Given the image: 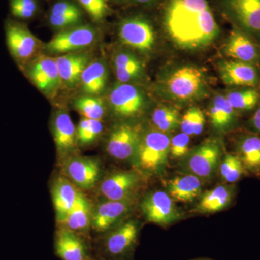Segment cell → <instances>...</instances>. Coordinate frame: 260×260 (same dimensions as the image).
Masks as SVG:
<instances>
[{"mask_svg":"<svg viewBox=\"0 0 260 260\" xmlns=\"http://www.w3.org/2000/svg\"><path fill=\"white\" fill-rule=\"evenodd\" d=\"M152 121L159 131L164 133H170L180 126V114L176 108L160 105L154 109Z\"/></svg>","mask_w":260,"mask_h":260,"instance_id":"31","label":"cell"},{"mask_svg":"<svg viewBox=\"0 0 260 260\" xmlns=\"http://www.w3.org/2000/svg\"><path fill=\"white\" fill-rule=\"evenodd\" d=\"M53 135L56 148L61 153H69L75 148L76 128L66 112L61 111L56 114L53 124Z\"/></svg>","mask_w":260,"mask_h":260,"instance_id":"26","label":"cell"},{"mask_svg":"<svg viewBox=\"0 0 260 260\" xmlns=\"http://www.w3.org/2000/svg\"><path fill=\"white\" fill-rule=\"evenodd\" d=\"M90 260H94V259H92V258H91V259H90Z\"/></svg>","mask_w":260,"mask_h":260,"instance_id":"44","label":"cell"},{"mask_svg":"<svg viewBox=\"0 0 260 260\" xmlns=\"http://www.w3.org/2000/svg\"><path fill=\"white\" fill-rule=\"evenodd\" d=\"M202 186L199 177L188 174L171 179L168 183V191L174 201L191 203L201 194Z\"/></svg>","mask_w":260,"mask_h":260,"instance_id":"23","label":"cell"},{"mask_svg":"<svg viewBox=\"0 0 260 260\" xmlns=\"http://www.w3.org/2000/svg\"><path fill=\"white\" fill-rule=\"evenodd\" d=\"M139 226L134 221L121 224L109 231L102 242L103 254L108 259L122 260L131 255L138 241Z\"/></svg>","mask_w":260,"mask_h":260,"instance_id":"5","label":"cell"},{"mask_svg":"<svg viewBox=\"0 0 260 260\" xmlns=\"http://www.w3.org/2000/svg\"><path fill=\"white\" fill-rule=\"evenodd\" d=\"M234 196L233 186H217L202 195L194 211L199 213H214L220 211L232 203Z\"/></svg>","mask_w":260,"mask_h":260,"instance_id":"27","label":"cell"},{"mask_svg":"<svg viewBox=\"0 0 260 260\" xmlns=\"http://www.w3.org/2000/svg\"><path fill=\"white\" fill-rule=\"evenodd\" d=\"M218 70L222 82L230 88H260V70L254 65L227 59L219 61Z\"/></svg>","mask_w":260,"mask_h":260,"instance_id":"11","label":"cell"},{"mask_svg":"<svg viewBox=\"0 0 260 260\" xmlns=\"http://www.w3.org/2000/svg\"><path fill=\"white\" fill-rule=\"evenodd\" d=\"M159 93L168 100L191 102L208 95L206 75L198 67L189 64L174 67L164 73L158 84Z\"/></svg>","mask_w":260,"mask_h":260,"instance_id":"2","label":"cell"},{"mask_svg":"<svg viewBox=\"0 0 260 260\" xmlns=\"http://www.w3.org/2000/svg\"><path fill=\"white\" fill-rule=\"evenodd\" d=\"M102 130V121L83 117L76 129L77 140L81 145L90 144L101 135Z\"/></svg>","mask_w":260,"mask_h":260,"instance_id":"35","label":"cell"},{"mask_svg":"<svg viewBox=\"0 0 260 260\" xmlns=\"http://www.w3.org/2000/svg\"><path fill=\"white\" fill-rule=\"evenodd\" d=\"M113 64L119 83H130L139 80L143 75V62L131 51L121 50L116 53Z\"/></svg>","mask_w":260,"mask_h":260,"instance_id":"25","label":"cell"},{"mask_svg":"<svg viewBox=\"0 0 260 260\" xmlns=\"http://www.w3.org/2000/svg\"><path fill=\"white\" fill-rule=\"evenodd\" d=\"M225 18L260 44V0H221Z\"/></svg>","mask_w":260,"mask_h":260,"instance_id":"3","label":"cell"},{"mask_svg":"<svg viewBox=\"0 0 260 260\" xmlns=\"http://www.w3.org/2000/svg\"><path fill=\"white\" fill-rule=\"evenodd\" d=\"M56 61L61 81L68 86H73L80 81L89 58L85 54L69 53L56 58Z\"/></svg>","mask_w":260,"mask_h":260,"instance_id":"24","label":"cell"},{"mask_svg":"<svg viewBox=\"0 0 260 260\" xmlns=\"http://www.w3.org/2000/svg\"><path fill=\"white\" fill-rule=\"evenodd\" d=\"M5 34L10 54L19 63L26 62L37 52V38L25 25L8 22L5 27Z\"/></svg>","mask_w":260,"mask_h":260,"instance_id":"15","label":"cell"},{"mask_svg":"<svg viewBox=\"0 0 260 260\" xmlns=\"http://www.w3.org/2000/svg\"><path fill=\"white\" fill-rule=\"evenodd\" d=\"M116 1H118V0H116Z\"/></svg>","mask_w":260,"mask_h":260,"instance_id":"45","label":"cell"},{"mask_svg":"<svg viewBox=\"0 0 260 260\" xmlns=\"http://www.w3.org/2000/svg\"><path fill=\"white\" fill-rule=\"evenodd\" d=\"M82 18L69 15H49V23L54 28L67 29L75 26L81 21Z\"/></svg>","mask_w":260,"mask_h":260,"instance_id":"40","label":"cell"},{"mask_svg":"<svg viewBox=\"0 0 260 260\" xmlns=\"http://www.w3.org/2000/svg\"><path fill=\"white\" fill-rule=\"evenodd\" d=\"M51 15H69V16H76L82 18L81 10L78 6L70 3V2L61 1L55 3L51 10Z\"/></svg>","mask_w":260,"mask_h":260,"instance_id":"39","label":"cell"},{"mask_svg":"<svg viewBox=\"0 0 260 260\" xmlns=\"http://www.w3.org/2000/svg\"><path fill=\"white\" fill-rule=\"evenodd\" d=\"M79 192L73 183L65 178H58L54 183L52 187V200L56 219L59 223L64 221L67 215L75 205Z\"/></svg>","mask_w":260,"mask_h":260,"instance_id":"22","label":"cell"},{"mask_svg":"<svg viewBox=\"0 0 260 260\" xmlns=\"http://www.w3.org/2000/svg\"><path fill=\"white\" fill-rule=\"evenodd\" d=\"M221 154L218 140H205L188 155V169L200 179H208L216 170Z\"/></svg>","mask_w":260,"mask_h":260,"instance_id":"12","label":"cell"},{"mask_svg":"<svg viewBox=\"0 0 260 260\" xmlns=\"http://www.w3.org/2000/svg\"><path fill=\"white\" fill-rule=\"evenodd\" d=\"M199 260H210V259H199Z\"/></svg>","mask_w":260,"mask_h":260,"instance_id":"43","label":"cell"},{"mask_svg":"<svg viewBox=\"0 0 260 260\" xmlns=\"http://www.w3.org/2000/svg\"><path fill=\"white\" fill-rule=\"evenodd\" d=\"M220 175L227 183H235L247 174L240 158L237 154L228 153L220 166Z\"/></svg>","mask_w":260,"mask_h":260,"instance_id":"34","label":"cell"},{"mask_svg":"<svg viewBox=\"0 0 260 260\" xmlns=\"http://www.w3.org/2000/svg\"><path fill=\"white\" fill-rule=\"evenodd\" d=\"M28 75L41 91L52 93L61 83L56 59L42 56L32 61L28 68Z\"/></svg>","mask_w":260,"mask_h":260,"instance_id":"18","label":"cell"},{"mask_svg":"<svg viewBox=\"0 0 260 260\" xmlns=\"http://www.w3.org/2000/svg\"><path fill=\"white\" fill-rule=\"evenodd\" d=\"M133 201L103 202L92 212L91 224L94 230L99 233H106L115 228L119 220L124 218L131 209Z\"/></svg>","mask_w":260,"mask_h":260,"instance_id":"16","label":"cell"},{"mask_svg":"<svg viewBox=\"0 0 260 260\" xmlns=\"http://www.w3.org/2000/svg\"><path fill=\"white\" fill-rule=\"evenodd\" d=\"M134 1L138 4L148 5H151L155 0H134Z\"/></svg>","mask_w":260,"mask_h":260,"instance_id":"42","label":"cell"},{"mask_svg":"<svg viewBox=\"0 0 260 260\" xmlns=\"http://www.w3.org/2000/svg\"><path fill=\"white\" fill-rule=\"evenodd\" d=\"M189 143L190 136L185 133H179L171 139L169 153L175 158L185 156L189 152Z\"/></svg>","mask_w":260,"mask_h":260,"instance_id":"38","label":"cell"},{"mask_svg":"<svg viewBox=\"0 0 260 260\" xmlns=\"http://www.w3.org/2000/svg\"><path fill=\"white\" fill-rule=\"evenodd\" d=\"M236 150L246 173L260 177V135L251 131L241 135L236 142Z\"/></svg>","mask_w":260,"mask_h":260,"instance_id":"20","label":"cell"},{"mask_svg":"<svg viewBox=\"0 0 260 260\" xmlns=\"http://www.w3.org/2000/svg\"><path fill=\"white\" fill-rule=\"evenodd\" d=\"M37 10L36 0H10V11L13 16L20 19L32 18Z\"/></svg>","mask_w":260,"mask_h":260,"instance_id":"36","label":"cell"},{"mask_svg":"<svg viewBox=\"0 0 260 260\" xmlns=\"http://www.w3.org/2000/svg\"><path fill=\"white\" fill-rule=\"evenodd\" d=\"M107 64L99 60L89 63L80 78L84 92L89 95L102 93L107 85Z\"/></svg>","mask_w":260,"mask_h":260,"instance_id":"29","label":"cell"},{"mask_svg":"<svg viewBox=\"0 0 260 260\" xmlns=\"http://www.w3.org/2000/svg\"><path fill=\"white\" fill-rule=\"evenodd\" d=\"M141 137L137 126L122 124L116 126L108 139L107 152L117 160H128L136 154Z\"/></svg>","mask_w":260,"mask_h":260,"instance_id":"14","label":"cell"},{"mask_svg":"<svg viewBox=\"0 0 260 260\" xmlns=\"http://www.w3.org/2000/svg\"><path fill=\"white\" fill-rule=\"evenodd\" d=\"M95 36V29L90 25H75L56 34L46 48L51 54H69L91 45Z\"/></svg>","mask_w":260,"mask_h":260,"instance_id":"7","label":"cell"},{"mask_svg":"<svg viewBox=\"0 0 260 260\" xmlns=\"http://www.w3.org/2000/svg\"><path fill=\"white\" fill-rule=\"evenodd\" d=\"M109 102L113 111L122 117L139 114L145 104L143 92L131 83L116 84L111 90Z\"/></svg>","mask_w":260,"mask_h":260,"instance_id":"13","label":"cell"},{"mask_svg":"<svg viewBox=\"0 0 260 260\" xmlns=\"http://www.w3.org/2000/svg\"><path fill=\"white\" fill-rule=\"evenodd\" d=\"M238 113L228 102L225 94H218L210 102V124L215 131L225 133L235 129L239 123Z\"/></svg>","mask_w":260,"mask_h":260,"instance_id":"21","label":"cell"},{"mask_svg":"<svg viewBox=\"0 0 260 260\" xmlns=\"http://www.w3.org/2000/svg\"><path fill=\"white\" fill-rule=\"evenodd\" d=\"M223 51L228 59L254 65L260 70V44L235 27L228 36Z\"/></svg>","mask_w":260,"mask_h":260,"instance_id":"10","label":"cell"},{"mask_svg":"<svg viewBox=\"0 0 260 260\" xmlns=\"http://www.w3.org/2000/svg\"><path fill=\"white\" fill-rule=\"evenodd\" d=\"M141 209L149 222L160 225H170L181 217L174 200L162 191L147 195L142 202Z\"/></svg>","mask_w":260,"mask_h":260,"instance_id":"8","label":"cell"},{"mask_svg":"<svg viewBox=\"0 0 260 260\" xmlns=\"http://www.w3.org/2000/svg\"><path fill=\"white\" fill-rule=\"evenodd\" d=\"M64 171L72 182L82 189H88L96 184L101 168L95 159L77 157L67 161Z\"/></svg>","mask_w":260,"mask_h":260,"instance_id":"19","label":"cell"},{"mask_svg":"<svg viewBox=\"0 0 260 260\" xmlns=\"http://www.w3.org/2000/svg\"><path fill=\"white\" fill-rule=\"evenodd\" d=\"M162 24L169 39L181 50H202L220 35L218 24L207 0H167Z\"/></svg>","mask_w":260,"mask_h":260,"instance_id":"1","label":"cell"},{"mask_svg":"<svg viewBox=\"0 0 260 260\" xmlns=\"http://www.w3.org/2000/svg\"><path fill=\"white\" fill-rule=\"evenodd\" d=\"M118 35L124 45L143 53L150 52L155 47V30L152 23L143 17L124 19L119 24Z\"/></svg>","mask_w":260,"mask_h":260,"instance_id":"6","label":"cell"},{"mask_svg":"<svg viewBox=\"0 0 260 260\" xmlns=\"http://www.w3.org/2000/svg\"><path fill=\"white\" fill-rule=\"evenodd\" d=\"M247 124L251 132L260 135V104L249 118Z\"/></svg>","mask_w":260,"mask_h":260,"instance_id":"41","label":"cell"},{"mask_svg":"<svg viewBox=\"0 0 260 260\" xmlns=\"http://www.w3.org/2000/svg\"><path fill=\"white\" fill-rule=\"evenodd\" d=\"M171 138L158 129L150 130L142 135L135 156L143 170L155 172L167 162L170 149Z\"/></svg>","mask_w":260,"mask_h":260,"instance_id":"4","label":"cell"},{"mask_svg":"<svg viewBox=\"0 0 260 260\" xmlns=\"http://www.w3.org/2000/svg\"><path fill=\"white\" fill-rule=\"evenodd\" d=\"M91 215L90 203L85 195L80 191L75 205L61 223L63 225L61 228L78 234H84L91 224Z\"/></svg>","mask_w":260,"mask_h":260,"instance_id":"28","label":"cell"},{"mask_svg":"<svg viewBox=\"0 0 260 260\" xmlns=\"http://www.w3.org/2000/svg\"><path fill=\"white\" fill-rule=\"evenodd\" d=\"M225 96L238 114L254 112L260 104V88L242 87L232 88L225 94Z\"/></svg>","mask_w":260,"mask_h":260,"instance_id":"30","label":"cell"},{"mask_svg":"<svg viewBox=\"0 0 260 260\" xmlns=\"http://www.w3.org/2000/svg\"><path fill=\"white\" fill-rule=\"evenodd\" d=\"M54 249L61 260H90L89 247L81 234L61 228L56 231Z\"/></svg>","mask_w":260,"mask_h":260,"instance_id":"17","label":"cell"},{"mask_svg":"<svg viewBox=\"0 0 260 260\" xmlns=\"http://www.w3.org/2000/svg\"><path fill=\"white\" fill-rule=\"evenodd\" d=\"M204 113L199 107L189 108L181 118L180 126L181 133L189 136L199 135L203 133L205 124Z\"/></svg>","mask_w":260,"mask_h":260,"instance_id":"32","label":"cell"},{"mask_svg":"<svg viewBox=\"0 0 260 260\" xmlns=\"http://www.w3.org/2000/svg\"><path fill=\"white\" fill-rule=\"evenodd\" d=\"M140 179L133 171H116L109 174L100 184V192L108 200L133 201L139 189Z\"/></svg>","mask_w":260,"mask_h":260,"instance_id":"9","label":"cell"},{"mask_svg":"<svg viewBox=\"0 0 260 260\" xmlns=\"http://www.w3.org/2000/svg\"><path fill=\"white\" fill-rule=\"evenodd\" d=\"M75 109L84 118L101 121L105 115L106 108L102 99L91 96L80 97L74 103Z\"/></svg>","mask_w":260,"mask_h":260,"instance_id":"33","label":"cell"},{"mask_svg":"<svg viewBox=\"0 0 260 260\" xmlns=\"http://www.w3.org/2000/svg\"><path fill=\"white\" fill-rule=\"evenodd\" d=\"M84 10L93 20L100 21L109 12L107 0H78Z\"/></svg>","mask_w":260,"mask_h":260,"instance_id":"37","label":"cell"}]
</instances>
